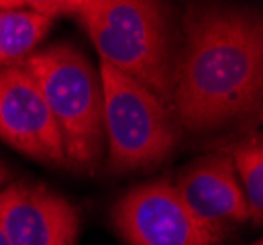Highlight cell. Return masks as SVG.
Here are the masks:
<instances>
[{"label": "cell", "instance_id": "cell-1", "mask_svg": "<svg viewBox=\"0 0 263 245\" xmlns=\"http://www.w3.org/2000/svg\"><path fill=\"white\" fill-rule=\"evenodd\" d=\"M263 24L257 10L193 2L181 12L173 112L186 134L259 120Z\"/></svg>", "mask_w": 263, "mask_h": 245}, {"label": "cell", "instance_id": "cell-12", "mask_svg": "<svg viewBox=\"0 0 263 245\" xmlns=\"http://www.w3.org/2000/svg\"><path fill=\"white\" fill-rule=\"evenodd\" d=\"M28 2H12V0H0V10H12V8H24Z\"/></svg>", "mask_w": 263, "mask_h": 245}, {"label": "cell", "instance_id": "cell-5", "mask_svg": "<svg viewBox=\"0 0 263 245\" xmlns=\"http://www.w3.org/2000/svg\"><path fill=\"white\" fill-rule=\"evenodd\" d=\"M112 223L128 245H218L161 177L130 189L112 206Z\"/></svg>", "mask_w": 263, "mask_h": 245}, {"label": "cell", "instance_id": "cell-8", "mask_svg": "<svg viewBox=\"0 0 263 245\" xmlns=\"http://www.w3.org/2000/svg\"><path fill=\"white\" fill-rule=\"evenodd\" d=\"M173 187L189 212L220 241L234 226L250 222V208L234 165L220 151L198 157L181 169Z\"/></svg>", "mask_w": 263, "mask_h": 245}, {"label": "cell", "instance_id": "cell-14", "mask_svg": "<svg viewBox=\"0 0 263 245\" xmlns=\"http://www.w3.org/2000/svg\"><path fill=\"white\" fill-rule=\"evenodd\" d=\"M252 245H263L261 241H255V243H252Z\"/></svg>", "mask_w": 263, "mask_h": 245}, {"label": "cell", "instance_id": "cell-4", "mask_svg": "<svg viewBox=\"0 0 263 245\" xmlns=\"http://www.w3.org/2000/svg\"><path fill=\"white\" fill-rule=\"evenodd\" d=\"M99 75L104 94L108 169L132 173L159 165L175 151L185 134L175 112L102 59Z\"/></svg>", "mask_w": 263, "mask_h": 245}, {"label": "cell", "instance_id": "cell-11", "mask_svg": "<svg viewBox=\"0 0 263 245\" xmlns=\"http://www.w3.org/2000/svg\"><path fill=\"white\" fill-rule=\"evenodd\" d=\"M10 178H12V171L4 163H0V189H4L10 182Z\"/></svg>", "mask_w": 263, "mask_h": 245}, {"label": "cell", "instance_id": "cell-2", "mask_svg": "<svg viewBox=\"0 0 263 245\" xmlns=\"http://www.w3.org/2000/svg\"><path fill=\"white\" fill-rule=\"evenodd\" d=\"M51 18L69 16L85 30L102 61L173 110L181 53V12L152 0L49 2Z\"/></svg>", "mask_w": 263, "mask_h": 245}, {"label": "cell", "instance_id": "cell-13", "mask_svg": "<svg viewBox=\"0 0 263 245\" xmlns=\"http://www.w3.org/2000/svg\"><path fill=\"white\" fill-rule=\"evenodd\" d=\"M0 245H10V241H8V237H6V234H4V230H2V226H0Z\"/></svg>", "mask_w": 263, "mask_h": 245}, {"label": "cell", "instance_id": "cell-9", "mask_svg": "<svg viewBox=\"0 0 263 245\" xmlns=\"http://www.w3.org/2000/svg\"><path fill=\"white\" fill-rule=\"evenodd\" d=\"M53 18L30 8L0 10V65H16L33 53L53 26Z\"/></svg>", "mask_w": 263, "mask_h": 245}, {"label": "cell", "instance_id": "cell-10", "mask_svg": "<svg viewBox=\"0 0 263 245\" xmlns=\"http://www.w3.org/2000/svg\"><path fill=\"white\" fill-rule=\"evenodd\" d=\"M234 165L236 177L243 190V198L250 208V222L261 226L263 222V137L257 130L243 137L232 139L218 149Z\"/></svg>", "mask_w": 263, "mask_h": 245}, {"label": "cell", "instance_id": "cell-6", "mask_svg": "<svg viewBox=\"0 0 263 245\" xmlns=\"http://www.w3.org/2000/svg\"><path fill=\"white\" fill-rule=\"evenodd\" d=\"M0 141L44 165L65 167L51 110L40 87L18 65H0Z\"/></svg>", "mask_w": 263, "mask_h": 245}, {"label": "cell", "instance_id": "cell-7", "mask_svg": "<svg viewBox=\"0 0 263 245\" xmlns=\"http://www.w3.org/2000/svg\"><path fill=\"white\" fill-rule=\"evenodd\" d=\"M0 226L10 245H77L81 214L44 182L14 180L0 189Z\"/></svg>", "mask_w": 263, "mask_h": 245}, {"label": "cell", "instance_id": "cell-3", "mask_svg": "<svg viewBox=\"0 0 263 245\" xmlns=\"http://www.w3.org/2000/svg\"><path fill=\"white\" fill-rule=\"evenodd\" d=\"M40 87L59 128L65 167L92 173L104 151V94L99 67L71 44H51L16 63Z\"/></svg>", "mask_w": 263, "mask_h": 245}]
</instances>
